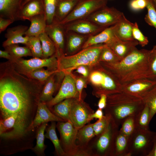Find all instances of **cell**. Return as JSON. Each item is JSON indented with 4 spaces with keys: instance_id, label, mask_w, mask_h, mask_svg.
<instances>
[{
    "instance_id": "28",
    "label": "cell",
    "mask_w": 156,
    "mask_h": 156,
    "mask_svg": "<svg viewBox=\"0 0 156 156\" xmlns=\"http://www.w3.org/2000/svg\"><path fill=\"white\" fill-rule=\"evenodd\" d=\"M57 72L51 75L45 81L39 96L40 101L47 103L53 98V96L58 87L55 78Z\"/></svg>"
},
{
    "instance_id": "47",
    "label": "cell",
    "mask_w": 156,
    "mask_h": 156,
    "mask_svg": "<svg viewBox=\"0 0 156 156\" xmlns=\"http://www.w3.org/2000/svg\"><path fill=\"white\" fill-rule=\"evenodd\" d=\"M87 79L83 77H75V86L79 94V100L82 99V91L84 88L87 87Z\"/></svg>"
},
{
    "instance_id": "31",
    "label": "cell",
    "mask_w": 156,
    "mask_h": 156,
    "mask_svg": "<svg viewBox=\"0 0 156 156\" xmlns=\"http://www.w3.org/2000/svg\"><path fill=\"white\" fill-rule=\"evenodd\" d=\"M55 121L51 122L48 125L45 129V138L50 140L53 144L55 148L54 153L57 156H66L61 146L55 131L56 124Z\"/></svg>"
},
{
    "instance_id": "48",
    "label": "cell",
    "mask_w": 156,
    "mask_h": 156,
    "mask_svg": "<svg viewBox=\"0 0 156 156\" xmlns=\"http://www.w3.org/2000/svg\"><path fill=\"white\" fill-rule=\"evenodd\" d=\"M146 0H131L129 3V6L131 10L137 11L142 10L146 7Z\"/></svg>"
},
{
    "instance_id": "26",
    "label": "cell",
    "mask_w": 156,
    "mask_h": 156,
    "mask_svg": "<svg viewBox=\"0 0 156 156\" xmlns=\"http://www.w3.org/2000/svg\"><path fill=\"white\" fill-rule=\"evenodd\" d=\"M80 0H56L54 21L57 22L62 21L70 13Z\"/></svg>"
},
{
    "instance_id": "21",
    "label": "cell",
    "mask_w": 156,
    "mask_h": 156,
    "mask_svg": "<svg viewBox=\"0 0 156 156\" xmlns=\"http://www.w3.org/2000/svg\"><path fill=\"white\" fill-rule=\"evenodd\" d=\"M116 37L114 32V25L108 27L97 34L89 36L82 49L99 44H108Z\"/></svg>"
},
{
    "instance_id": "5",
    "label": "cell",
    "mask_w": 156,
    "mask_h": 156,
    "mask_svg": "<svg viewBox=\"0 0 156 156\" xmlns=\"http://www.w3.org/2000/svg\"><path fill=\"white\" fill-rule=\"evenodd\" d=\"M118 128L119 126L111 117L103 131L90 142L88 149L91 156H114L115 142Z\"/></svg>"
},
{
    "instance_id": "27",
    "label": "cell",
    "mask_w": 156,
    "mask_h": 156,
    "mask_svg": "<svg viewBox=\"0 0 156 156\" xmlns=\"http://www.w3.org/2000/svg\"><path fill=\"white\" fill-rule=\"evenodd\" d=\"M29 21H30L31 24L26 31L25 36H38L45 32L47 25L45 14L36 15L31 18Z\"/></svg>"
},
{
    "instance_id": "55",
    "label": "cell",
    "mask_w": 156,
    "mask_h": 156,
    "mask_svg": "<svg viewBox=\"0 0 156 156\" xmlns=\"http://www.w3.org/2000/svg\"><path fill=\"white\" fill-rule=\"evenodd\" d=\"M156 11V0H150Z\"/></svg>"
},
{
    "instance_id": "1",
    "label": "cell",
    "mask_w": 156,
    "mask_h": 156,
    "mask_svg": "<svg viewBox=\"0 0 156 156\" xmlns=\"http://www.w3.org/2000/svg\"><path fill=\"white\" fill-rule=\"evenodd\" d=\"M6 69L0 80V116H21L36 110L42 82L26 78L12 65Z\"/></svg>"
},
{
    "instance_id": "51",
    "label": "cell",
    "mask_w": 156,
    "mask_h": 156,
    "mask_svg": "<svg viewBox=\"0 0 156 156\" xmlns=\"http://www.w3.org/2000/svg\"><path fill=\"white\" fill-rule=\"evenodd\" d=\"M99 98L97 105L98 108L101 109H104L107 104V95L105 94H102Z\"/></svg>"
},
{
    "instance_id": "34",
    "label": "cell",
    "mask_w": 156,
    "mask_h": 156,
    "mask_svg": "<svg viewBox=\"0 0 156 156\" xmlns=\"http://www.w3.org/2000/svg\"><path fill=\"white\" fill-rule=\"evenodd\" d=\"M150 110L146 104L143 109L135 116V127L141 129H149L148 125L150 122Z\"/></svg>"
},
{
    "instance_id": "13",
    "label": "cell",
    "mask_w": 156,
    "mask_h": 156,
    "mask_svg": "<svg viewBox=\"0 0 156 156\" xmlns=\"http://www.w3.org/2000/svg\"><path fill=\"white\" fill-rule=\"evenodd\" d=\"M57 59V70L64 74L72 73L81 65L87 66L89 68L92 67L84 49L74 54L66 56L64 55Z\"/></svg>"
},
{
    "instance_id": "2",
    "label": "cell",
    "mask_w": 156,
    "mask_h": 156,
    "mask_svg": "<svg viewBox=\"0 0 156 156\" xmlns=\"http://www.w3.org/2000/svg\"><path fill=\"white\" fill-rule=\"evenodd\" d=\"M150 50L137 48L115 63L99 62L122 85L143 78L149 79V57Z\"/></svg>"
},
{
    "instance_id": "14",
    "label": "cell",
    "mask_w": 156,
    "mask_h": 156,
    "mask_svg": "<svg viewBox=\"0 0 156 156\" xmlns=\"http://www.w3.org/2000/svg\"><path fill=\"white\" fill-rule=\"evenodd\" d=\"M45 32L55 45L56 49L55 54L57 58L65 55L66 36L64 25L58 22L54 21L51 24L47 25Z\"/></svg>"
},
{
    "instance_id": "38",
    "label": "cell",
    "mask_w": 156,
    "mask_h": 156,
    "mask_svg": "<svg viewBox=\"0 0 156 156\" xmlns=\"http://www.w3.org/2000/svg\"><path fill=\"white\" fill-rule=\"evenodd\" d=\"M59 71L58 70H51L42 68L33 70L25 75L30 78L44 83L51 75Z\"/></svg>"
},
{
    "instance_id": "45",
    "label": "cell",
    "mask_w": 156,
    "mask_h": 156,
    "mask_svg": "<svg viewBox=\"0 0 156 156\" xmlns=\"http://www.w3.org/2000/svg\"><path fill=\"white\" fill-rule=\"evenodd\" d=\"M111 117L109 114H105L103 117L93 123V128L95 136H97L105 129Z\"/></svg>"
},
{
    "instance_id": "22",
    "label": "cell",
    "mask_w": 156,
    "mask_h": 156,
    "mask_svg": "<svg viewBox=\"0 0 156 156\" xmlns=\"http://www.w3.org/2000/svg\"><path fill=\"white\" fill-rule=\"evenodd\" d=\"M95 136L93 128V123L85 125L78 129L77 135L76 143L79 148L91 156L89 151L90 142Z\"/></svg>"
},
{
    "instance_id": "11",
    "label": "cell",
    "mask_w": 156,
    "mask_h": 156,
    "mask_svg": "<svg viewBox=\"0 0 156 156\" xmlns=\"http://www.w3.org/2000/svg\"><path fill=\"white\" fill-rule=\"evenodd\" d=\"M64 74L58 93L50 101L46 103L49 108L66 99L79 100V94L75 86V76L72 73Z\"/></svg>"
},
{
    "instance_id": "3",
    "label": "cell",
    "mask_w": 156,
    "mask_h": 156,
    "mask_svg": "<svg viewBox=\"0 0 156 156\" xmlns=\"http://www.w3.org/2000/svg\"><path fill=\"white\" fill-rule=\"evenodd\" d=\"M145 105L142 99L121 92L107 95L105 112L119 126L128 117L136 116Z\"/></svg>"
},
{
    "instance_id": "49",
    "label": "cell",
    "mask_w": 156,
    "mask_h": 156,
    "mask_svg": "<svg viewBox=\"0 0 156 156\" xmlns=\"http://www.w3.org/2000/svg\"><path fill=\"white\" fill-rule=\"evenodd\" d=\"M75 70L76 73L81 74L83 77L87 79L90 73V69L89 67L82 65L78 66Z\"/></svg>"
},
{
    "instance_id": "7",
    "label": "cell",
    "mask_w": 156,
    "mask_h": 156,
    "mask_svg": "<svg viewBox=\"0 0 156 156\" xmlns=\"http://www.w3.org/2000/svg\"><path fill=\"white\" fill-rule=\"evenodd\" d=\"M56 127L60 135L61 146L66 156H88L76 143L78 129L69 121H58Z\"/></svg>"
},
{
    "instance_id": "50",
    "label": "cell",
    "mask_w": 156,
    "mask_h": 156,
    "mask_svg": "<svg viewBox=\"0 0 156 156\" xmlns=\"http://www.w3.org/2000/svg\"><path fill=\"white\" fill-rule=\"evenodd\" d=\"M13 22L10 19L0 17V33L4 31Z\"/></svg>"
},
{
    "instance_id": "40",
    "label": "cell",
    "mask_w": 156,
    "mask_h": 156,
    "mask_svg": "<svg viewBox=\"0 0 156 156\" xmlns=\"http://www.w3.org/2000/svg\"><path fill=\"white\" fill-rule=\"evenodd\" d=\"M45 14L47 25L53 22L55 17L56 0H43Z\"/></svg>"
},
{
    "instance_id": "30",
    "label": "cell",
    "mask_w": 156,
    "mask_h": 156,
    "mask_svg": "<svg viewBox=\"0 0 156 156\" xmlns=\"http://www.w3.org/2000/svg\"><path fill=\"white\" fill-rule=\"evenodd\" d=\"M74 99H66L49 109L53 113L64 121H68L70 111Z\"/></svg>"
},
{
    "instance_id": "8",
    "label": "cell",
    "mask_w": 156,
    "mask_h": 156,
    "mask_svg": "<svg viewBox=\"0 0 156 156\" xmlns=\"http://www.w3.org/2000/svg\"><path fill=\"white\" fill-rule=\"evenodd\" d=\"M107 0H80L67 16L58 22L64 25L85 19L94 12L107 6Z\"/></svg>"
},
{
    "instance_id": "15",
    "label": "cell",
    "mask_w": 156,
    "mask_h": 156,
    "mask_svg": "<svg viewBox=\"0 0 156 156\" xmlns=\"http://www.w3.org/2000/svg\"><path fill=\"white\" fill-rule=\"evenodd\" d=\"M63 25L66 32H74L90 36L95 35L107 28L85 19L75 21Z\"/></svg>"
},
{
    "instance_id": "43",
    "label": "cell",
    "mask_w": 156,
    "mask_h": 156,
    "mask_svg": "<svg viewBox=\"0 0 156 156\" xmlns=\"http://www.w3.org/2000/svg\"><path fill=\"white\" fill-rule=\"evenodd\" d=\"M147 13L144 17L146 23L156 29V11L150 0H146Z\"/></svg>"
},
{
    "instance_id": "56",
    "label": "cell",
    "mask_w": 156,
    "mask_h": 156,
    "mask_svg": "<svg viewBox=\"0 0 156 156\" xmlns=\"http://www.w3.org/2000/svg\"><path fill=\"white\" fill-rule=\"evenodd\" d=\"M31 0H25V1L24 2L23 4V7L25 5L26 3L27 2H29V1H30Z\"/></svg>"
},
{
    "instance_id": "44",
    "label": "cell",
    "mask_w": 156,
    "mask_h": 156,
    "mask_svg": "<svg viewBox=\"0 0 156 156\" xmlns=\"http://www.w3.org/2000/svg\"><path fill=\"white\" fill-rule=\"evenodd\" d=\"M136 128L135 116H131L126 119L121 124L120 129L125 135L129 137Z\"/></svg>"
},
{
    "instance_id": "16",
    "label": "cell",
    "mask_w": 156,
    "mask_h": 156,
    "mask_svg": "<svg viewBox=\"0 0 156 156\" xmlns=\"http://www.w3.org/2000/svg\"><path fill=\"white\" fill-rule=\"evenodd\" d=\"M156 84V82L148 78L137 79L122 85V92L142 99Z\"/></svg>"
},
{
    "instance_id": "23",
    "label": "cell",
    "mask_w": 156,
    "mask_h": 156,
    "mask_svg": "<svg viewBox=\"0 0 156 156\" xmlns=\"http://www.w3.org/2000/svg\"><path fill=\"white\" fill-rule=\"evenodd\" d=\"M45 14L43 0H31L23 7L19 14L20 20H29L36 15Z\"/></svg>"
},
{
    "instance_id": "10",
    "label": "cell",
    "mask_w": 156,
    "mask_h": 156,
    "mask_svg": "<svg viewBox=\"0 0 156 156\" xmlns=\"http://www.w3.org/2000/svg\"><path fill=\"white\" fill-rule=\"evenodd\" d=\"M124 15L122 12L115 8L106 6L84 19L100 26L107 27L116 24Z\"/></svg>"
},
{
    "instance_id": "54",
    "label": "cell",
    "mask_w": 156,
    "mask_h": 156,
    "mask_svg": "<svg viewBox=\"0 0 156 156\" xmlns=\"http://www.w3.org/2000/svg\"><path fill=\"white\" fill-rule=\"evenodd\" d=\"M148 156H156V134L154 140L152 148Z\"/></svg>"
},
{
    "instance_id": "36",
    "label": "cell",
    "mask_w": 156,
    "mask_h": 156,
    "mask_svg": "<svg viewBox=\"0 0 156 156\" xmlns=\"http://www.w3.org/2000/svg\"><path fill=\"white\" fill-rule=\"evenodd\" d=\"M142 99L149 108L150 122L156 113V84L148 92Z\"/></svg>"
},
{
    "instance_id": "12",
    "label": "cell",
    "mask_w": 156,
    "mask_h": 156,
    "mask_svg": "<svg viewBox=\"0 0 156 156\" xmlns=\"http://www.w3.org/2000/svg\"><path fill=\"white\" fill-rule=\"evenodd\" d=\"M12 62L18 66L25 75L33 70L44 67L51 70H57L58 59L55 54L48 58L34 57L28 60L21 58Z\"/></svg>"
},
{
    "instance_id": "17",
    "label": "cell",
    "mask_w": 156,
    "mask_h": 156,
    "mask_svg": "<svg viewBox=\"0 0 156 156\" xmlns=\"http://www.w3.org/2000/svg\"><path fill=\"white\" fill-rule=\"evenodd\" d=\"M25 0H0V17L14 22L20 20L19 16Z\"/></svg>"
},
{
    "instance_id": "6",
    "label": "cell",
    "mask_w": 156,
    "mask_h": 156,
    "mask_svg": "<svg viewBox=\"0 0 156 156\" xmlns=\"http://www.w3.org/2000/svg\"><path fill=\"white\" fill-rule=\"evenodd\" d=\"M156 132L136 128L129 137L127 156H148L152 148Z\"/></svg>"
},
{
    "instance_id": "37",
    "label": "cell",
    "mask_w": 156,
    "mask_h": 156,
    "mask_svg": "<svg viewBox=\"0 0 156 156\" xmlns=\"http://www.w3.org/2000/svg\"><path fill=\"white\" fill-rule=\"evenodd\" d=\"M12 56L16 59L23 57L31 56L32 55L30 49L27 46L20 47L18 44H13L4 47Z\"/></svg>"
},
{
    "instance_id": "33",
    "label": "cell",
    "mask_w": 156,
    "mask_h": 156,
    "mask_svg": "<svg viewBox=\"0 0 156 156\" xmlns=\"http://www.w3.org/2000/svg\"><path fill=\"white\" fill-rule=\"evenodd\" d=\"M38 37L41 43L42 58H48L55 55L56 52L55 45L47 34L44 32Z\"/></svg>"
},
{
    "instance_id": "52",
    "label": "cell",
    "mask_w": 156,
    "mask_h": 156,
    "mask_svg": "<svg viewBox=\"0 0 156 156\" xmlns=\"http://www.w3.org/2000/svg\"><path fill=\"white\" fill-rule=\"evenodd\" d=\"M0 57L6 59L12 62H13L17 59L12 56L8 51L6 50L0 51Z\"/></svg>"
},
{
    "instance_id": "41",
    "label": "cell",
    "mask_w": 156,
    "mask_h": 156,
    "mask_svg": "<svg viewBox=\"0 0 156 156\" xmlns=\"http://www.w3.org/2000/svg\"><path fill=\"white\" fill-rule=\"evenodd\" d=\"M120 60L114 51L105 44L101 52L99 62L115 63Z\"/></svg>"
},
{
    "instance_id": "46",
    "label": "cell",
    "mask_w": 156,
    "mask_h": 156,
    "mask_svg": "<svg viewBox=\"0 0 156 156\" xmlns=\"http://www.w3.org/2000/svg\"><path fill=\"white\" fill-rule=\"evenodd\" d=\"M132 35L134 39L137 40L142 47H144L148 44V40L147 37L144 36L140 31L136 22L133 23Z\"/></svg>"
},
{
    "instance_id": "20",
    "label": "cell",
    "mask_w": 156,
    "mask_h": 156,
    "mask_svg": "<svg viewBox=\"0 0 156 156\" xmlns=\"http://www.w3.org/2000/svg\"><path fill=\"white\" fill-rule=\"evenodd\" d=\"M52 121H64L62 119L53 113L46 103L39 101L36 114L33 123V127L36 129L41 124Z\"/></svg>"
},
{
    "instance_id": "24",
    "label": "cell",
    "mask_w": 156,
    "mask_h": 156,
    "mask_svg": "<svg viewBox=\"0 0 156 156\" xmlns=\"http://www.w3.org/2000/svg\"><path fill=\"white\" fill-rule=\"evenodd\" d=\"M66 53L74 54L82 47L90 36L79 34L72 31L66 32Z\"/></svg>"
},
{
    "instance_id": "4",
    "label": "cell",
    "mask_w": 156,
    "mask_h": 156,
    "mask_svg": "<svg viewBox=\"0 0 156 156\" xmlns=\"http://www.w3.org/2000/svg\"><path fill=\"white\" fill-rule=\"evenodd\" d=\"M87 80L92 87V94L97 98L103 94L107 95L122 92V85L99 62L90 68Z\"/></svg>"
},
{
    "instance_id": "39",
    "label": "cell",
    "mask_w": 156,
    "mask_h": 156,
    "mask_svg": "<svg viewBox=\"0 0 156 156\" xmlns=\"http://www.w3.org/2000/svg\"><path fill=\"white\" fill-rule=\"evenodd\" d=\"M26 46L30 49L33 57L42 58L41 44L38 36H29L28 40Z\"/></svg>"
},
{
    "instance_id": "9",
    "label": "cell",
    "mask_w": 156,
    "mask_h": 156,
    "mask_svg": "<svg viewBox=\"0 0 156 156\" xmlns=\"http://www.w3.org/2000/svg\"><path fill=\"white\" fill-rule=\"evenodd\" d=\"M94 112L83 99H74L70 111L69 121L79 129L90 121V117Z\"/></svg>"
},
{
    "instance_id": "35",
    "label": "cell",
    "mask_w": 156,
    "mask_h": 156,
    "mask_svg": "<svg viewBox=\"0 0 156 156\" xmlns=\"http://www.w3.org/2000/svg\"><path fill=\"white\" fill-rule=\"evenodd\" d=\"M105 44L92 46L84 49L92 67L99 63L102 49Z\"/></svg>"
},
{
    "instance_id": "29",
    "label": "cell",
    "mask_w": 156,
    "mask_h": 156,
    "mask_svg": "<svg viewBox=\"0 0 156 156\" xmlns=\"http://www.w3.org/2000/svg\"><path fill=\"white\" fill-rule=\"evenodd\" d=\"M48 123H44L36 128V145L31 149L37 156H45V150L47 146L44 144L45 132Z\"/></svg>"
},
{
    "instance_id": "42",
    "label": "cell",
    "mask_w": 156,
    "mask_h": 156,
    "mask_svg": "<svg viewBox=\"0 0 156 156\" xmlns=\"http://www.w3.org/2000/svg\"><path fill=\"white\" fill-rule=\"evenodd\" d=\"M148 61L149 79L156 82V45L150 50Z\"/></svg>"
},
{
    "instance_id": "53",
    "label": "cell",
    "mask_w": 156,
    "mask_h": 156,
    "mask_svg": "<svg viewBox=\"0 0 156 156\" xmlns=\"http://www.w3.org/2000/svg\"><path fill=\"white\" fill-rule=\"evenodd\" d=\"M103 116L102 109L98 108L91 115L90 118V120L91 121L94 118L101 119Z\"/></svg>"
},
{
    "instance_id": "18",
    "label": "cell",
    "mask_w": 156,
    "mask_h": 156,
    "mask_svg": "<svg viewBox=\"0 0 156 156\" xmlns=\"http://www.w3.org/2000/svg\"><path fill=\"white\" fill-rule=\"evenodd\" d=\"M28 28L27 26L20 25L8 29L5 35L6 39L3 42V46L5 47L11 45L19 43L26 45L29 36L23 37V36L25 35Z\"/></svg>"
},
{
    "instance_id": "19",
    "label": "cell",
    "mask_w": 156,
    "mask_h": 156,
    "mask_svg": "<svg viewBox=\"0 0 156 156\" xmlns=\"http://www.w3.org/2000/svg\"><path fill=\"white\" fill-rule=\"evenodd\" d=\"M138 42L135 40L123 41L117 36L111 42L106 44L110 47L121 60L136 49L139 44Z\"/></svg>"
},
{
    "instance_id": "25",
    "label": "cell",
    "mask_w": 156,
    "mask_h": 156,
    "mask_svg": "<svg viewBox=\"0 0 156 156\" xmlns=\"http://www.w3.org/2000/svg\"><path fill=\"white\" fill-rule=\"evenodd\" d=\"M133 23L127 20L124 15L120 20L114 25V32L116 36L123 41L135 40L132 35Z\"/></svg>"
},
{
    "instance_id": "32",
    "label": "cell",
    "mask_w": 156,
    "mask_h": 156,
    "mask_svg": "<svg viewBox=\"0 0 156 156\" xmlns=\"http://www.w3.org/2000/svg\"><path fill=\"white\" fill-rule=\"evenodd\" d=\"M129 137L119 130L115 142V156H127Z\"/></svg>"
}]
</instances>
